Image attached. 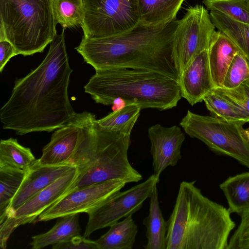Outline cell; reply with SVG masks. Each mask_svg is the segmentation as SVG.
I'll use <instances>...</instances> for the list:
<instances>
[{
    "mask_svg": "<svg viewBox=\"0 0 249 249\" xmlns=\"http://www.w3.org/2000/svg\"><path fill=\"white\" fill-rule=\"evenodd\" d=\"M27 170L9 166L0 167V216L4 213L19 190Z\"/></svg>",
    "mask_w": 249,
    "mask_h": 249,
    "instance_id": "cell-26",
    "label": "cell"
},
{
    "mask_svg": "<svg viewBox=\"0 0 249 249\" xmlns=\"http://www.w3.org/2000/svg\"><path fill=\"white\" fill-rule=\"evenodd\" d=\"M83 36L96 37L126 32L140 22L138 0H83Z\"/></svg>",
    "mask_w": 249,
    "mask_h": 249,
    "instance_id": "cell-8",
    "label": "cell"
},
{
    "mask_svg": "<svg viewBox=\"0 0 249 249\" xmlns=\"http://www.w3.org/2000/svg\"><path fill=\"white\" fill-rule=\"evenodd\" d=\"M159 180L153 174L143 182L126 191L119 192L101 207L88 214L84 236L88 237L95 231L109 227L121 218L139 211L144 201L150 197Z\"/></svg>",
    "mask_w": 249,
    "mask_h": 249,
    "instance_id": "cell-12",
    "label": "cell"
},
{
    "mask_svg": "<svg viewBox=\"0 0 249 249\" xmlns=\"http://www.w3.org/2000/svg\"><path fill=\"white\" fill-rule=\"evenodd\" d=\"M74 166L41 165L36 160L28 169L23 182L12 199L0 222L37 193L70 172Z\"/></svg>",
    "mask_w": 249,
    "mask_h": 249,
    "instance_id": "cell-15",
    "label": "cell"
},
{
    "mask_svg": "<svg viewBox=\"0 0 249 249\" xmlns=\"http://www.w3.org/2000/svg\"><path fill=\"white\" fill-rule=\"evenodd\" d=\"M84 89L97 103L110 105L120 98L126 105L136 104L141 109H171L177 106L181 98L177 81L162 74L143 70H96Z\"/></svg>",
    "mask_w": 249,
    "mask_h": 249,
    "instance_id": "cell-5",
    "label": "cell"
},
{
    "mask_svg": "<svg viewBox=\"0 0 249 249\" xmlns=\"http://www.w3.org/2000/svg\"><path fill=\"white\" fill-rule=\"evenodd\" d=\"M177 19L148 26L140 22L118 34L102 37L83 36L75 49L95 71L113 69L143 70L158 72L177 81L180 76L173 55Z\"/></svg>",
    "mask_w": 249,
    "mask_h": 249,
    "instance_id": "cell-2",
    "label": "cell"
},
{
    "mask_svg": "<svg viewBox=\"0 0 249 249\" xmlns=\"http://www.w3.org/2000/svg\"><path fill=\"white\" fill-rule=\"evenodd\" d=\"M18 55L10 42L6 39L0 40V72H1L8 61Z\"/></svg>",
    "mask_w": 249,
    "mask_h": 249,
    "instance_id": "cell-34",
    "label": "cell"
},
{
    "mask_svg": "<svg viewBox=\"0 0 249 249\" xmlns=\"http://www.w3.org/2000/svg\"><path fill=\"white\" fill-rule=\"evenodd\" d=\"M210 15L215 27L233 41L249 63V24L236 21L218 12L210 11Z\"/></svg>",
    "mask_w": 249,
    "mask_h": 249,
    "instance_id": "cell-23",
    "label": "cell"
},
{
    "mask_svg": "<svg viewBox=\"0 0 249 249\" xmlns=\"http://www.w3.org/2000/svg\"><path fill=\"white\" fill-rule=\"evenodd\" d=\"M149 198L148 214L142 221L146 229L147 240L144 248L145 249H166L167 223L160 207L157 185L154 187Z\"/></svg>",
    "mask_w": 249,
    "mask_h": 249,
    "instance_id": "cell-18",
    "label": "cell"
},
{
    "mask_svg": "<svg viewBox=\"0 0 249 249\" xmlns=\"http://www.w3.org/2000/svg\"><path fill=\"white\" fill-rule=\"evenodd\" d=\"M138 232V226L130 215L111 225L95 242L98 249H132Z\"/></svg>",
    "mask_w": 249,
    "mask_h": 249,
    "instance_id": "cell-20",
    "label": "cell"
},
{
    "mask_svg": "<svg viewBox=\"0 0 249 249\" xmlns=\"http://www.w3.org/2000/svg\"><path fill=\"white\" fill-rule=\"evenodd\" d=\"M249 78V63L239 52L235 55L228 68L222 87L234 88Z\"/></svg>",
    "mask_w": 249,
    "mask_h": 249,
    "instance_id": "cell-30",
    "label": "cell"
},
{
    "mask_svg": "<svg viewBox=\"0 0 249 249\" xmlns=\"http://www.w3.org/2000/svg\"><path fill=\"white\" fill-rule=\"evenodd\" d=\"M74 166L68 173L37 193L0 222V247L5 249L8 239L18 226L34 223L43 212L65 196L77 178Z\"/></svg>",
    "mask_w": 249,
    "mask_h": 249,
    "instance_id": "cell-11",
    "label": "cell"
},
{
    "mask_svg": "<svg viewBox=\"0 0 249 249\" xmlns=\"http://www.w3.org/2000/svg\"><path fill=\"white\" fill-rule=\"evenodd\" d=\"M195 182L179 184L167 221L166 249H227L235 227L231 213L204 196Z\"/></svg>",
    "mask_w": 249,
    "mask_h": 249,
    "instance_id": "cell-3",
    "label": "cell"
},
{
    "mask_svg": "<svg viewBox=\"0 0 249 249\" xmlns=\"http://www.w3.org/2000/svg\"><path fill=\"white\" fill-rule=\"evenodd\" d=\"M178 84L181 97L192 106L203 101L214 89L210 71L208 50L196 55L180 75Z\"/></svg>",
    "mask_w": 249,
    "mask_h": 249,
    "instance_id": "cell-16",
    "label": "cell"
},
{
    "mask_svg": "<svg viewBox=\"0 0 249 249\" xmlns=\"http://www.w3.org/2000/svg\"><path fill=\"white\" fill-rule=\"evenodd\" d=\"M53 249H98L95 241H93L84 235L74 236L67 241L52 245Z\"/></svg>",
    "mask_w": 249,
    "mask_h": 249,
    "instance_id": "cell-33",
    "label": "cell"
},
{
    "mask_svg": "<svg viewBox=\"0 0 249 249\" xmlns=\"http://www.w3.org/2000/svg\"><path fill=\"white\" fill-rule=\"evenodd\" d=\"M89 113H76L71 122L56 129L49 142L43 147L41 157L36 160L38 163L49 166L68 165L80 141Z\"/></svg>",
    "mask_w": 249,
    "mask_h": 249,
    "instance_id": "cell-13",
    "label": "cell"
},
{
    "mask_svg": "<svg viewBox=\"0 0 249 249\" xmlns=\"http://www.w3.org/2000/svg\"><path fill=\"white\" fill-rule=\"evenodd\" d=\"M141 109V107L136 104H128L97 121L104 128L130 135Z\"/></svg>",
    "mask_w": 249,
    "mask_h": 249,
    "instance_id": "cell-25",
    "label": "cell"
},
{
    "mask_svg": "<svg viewBox=\"0 0 249 249\" xmlns=\"http://www.w3.org/2000/svg\"><path fill=\"white\" fill-rule=\"evenodd\" d=\"M97 120L89 112L77 149L68 163L78 170L69 192L112 179H122L126 183L142 179L128 160L130 135L104 128Z\"/></svg>",
    "mask_w": 249,
    "mask_h": 249,
    "instance_id": "cell-4",
    "label": "cell"
},
{
    "mask_svg": "<svg viewBox=\"0 0 249 249\" xmlns=\"http://www.w3.org/2000/svg\"><path fill=\"white\" fill-rule=\"evenodd\" d=\"M65 29L51 42L40 65L25 77L17 79L11 95L0 110L4 129L19 135L51 132L61 127L76 113L68 96L72 70L64 36Z\"/></svg>",
    "mask_w": 249,
    "mask_h": 249,
    "instance_id": "cell-1",
    "label": "cell"
},
{
    "mask_svg": "<svg viewBox=\"0 0 249 249\" xmlns=\"http://www.w3.org/2000/svg\"><path fill=\"white\" fill-rule=\"evenodd\" d=\"M57 23L63 28L81 25L83 21V0H53Z\"/></svg>",
    "mask_w": 249,
    "mask_h": 249,
    "instance_id": "cell-28",
    "label": "cell"
},
{
    "mask_svg": "<svg viewBox=\"0 0 249 249\" xmlns=\"http://www.w3.org/2000/svg\"><path fill=\"white\" fill-rule=\"evenodd\" d=\"M239 50L225 34L215 31L208 49L210 71L214 88L222 87L226 72Z\"/></svg>",
    "mask_w": 249,
    "mask_h": 249,
    "instance_id": "cell-17",
    "label": "cell"
},
{
    "mask_svg": "<svg viewBox=\"0 0 249 249\" xmlns=\"http://www.w3.org/2000/svg\"><path fill=\"white\" fill-rule=\"evenodd\" d=\"M126 184L124 180L115 179L74 190L43 212L34 223L81 213L89 214L106 203Z\"/></svg>",
    "mask_w": 249,
    "mask_h": 249,
    "instance_id": "cell-10",
    "label": "cell"
},
{
    "mask_svg": "<svg viewBox=\"0 0 249 249\" xmlns=\"http://www.w3.org/2000/svg\"><path fill=\"white\" fill-rule=\"evenodd\" d=\"M244 124L190 110L180 123L190 137L200 140L213 152L232 158L249 169V142L244 134Z\"/></svg>",
    "mask_w": 249,
    "mask_h": 249,
    "instance_id": "cell-7",
    "label": "cell"
},
{
    "mask_svg": "<svg viewBox=\"0 0 249 249\" xmlns=\"http://www.w3.org/2000/svg\"><path fill=\"white\" fill-rule=\"evenodd\" d=\"M148 134L154 174L160 178L167 167L176 166L181 159V147L185 135L178 126L165 127L160 124L150 127Z\"/></svg>",
    "mask_w": 249,
    "mask_h": 249,
    "instance_id": "cell-14",
    "label": "cell"
},
{
    "mask_svg": "<svg viewBox=\"0 0 249 249\" xmlns=\"http://www.w3.org/2000/svg\"><path fill=\"white\" fill-rule=\"evenodd\" d=\"M79 214L58 218L53 227L46 232L32 237L30 243L33 249H40L49 245L65 242L79 234Z\"/></svg>",
    "mask_w": 249,
    "mask_h": 249,
    "instance_id": "cell-22",
    "label": "cell"
},
{
    "mask_svg": "<svg viewBox=\"0 0 249 249\" xmlns=\"http://www.w3.org/2000/svg\"><path fill=\"white\" fill-rule=\"evenodd\" d=\"M239 215L240 223L229 238L227 249H249V210Z\"/></svg>",
    "mask_w": 249,
    "mask_h": 249,
    "instance_id": "cell-32",
    "label": "cell"
},
{
    "mask_svg": "<svg viewBox=\"0 0 249 249\" xmlns=\"http://www.w3.org/2000/svg\"><path fill=\"white\" fill-rule=\"evenodd\" d=\"M219 188L231 213L240 215L249 210V172L229 177L220 184Z\"/></svg>",
    "mask_w": 249,
    "mask_h": 249,
    "instance_id": "cell-21",
    "label": "cell"
},
{
    "mask_svg": "<svg viewBox=\"0 0 249 249\" xmlns=\"http://www.w3.org/2000/svg\"><path fill=\"white\" fill-rule=\"evenodd\" d=\"M213 89L236 106L249 122V78L234 88L218 87Z\"/></svg>",
    "mask_w": 249,
    "mask_h": 249,
    "instance_id": "cell-31",
    "label": "cell"
},
{
    "mask_svg": "<svg viewBox=\"0 0 249 249\" xmlns=\"http://www.w3.org/2000/svg\"><path fill=\"white\" fill-rule=\"evenodd\" d=\"M36 160L30 148L20 144L17 139L1 140L0 167L9 166L27 170Z\"/></svg>",
    "mask_w": 249,
    "mask_h": 249,
    "instance_id": "cell-24",
    "label": "cell"
},
{
    "mask_svg": "<svg viewBox=\"0 0 249 249\" xmlns=\"http://www.w3.org/2000/svg\"><path fill=\"white\" fill-rule=\"evenodd\" d=\"M208 10L202 5L190 6L178 20L173 40V55L179 76L197 54L208 50L216 31Z\"/></svg>",
    "mask_w": 249,
    "mask_h": 249,
    "instance_id": "cell-9",
    "label": "cell"
},
{
    "mask_svg": "<svg viewBox=\"0 0 249 249\" xmlns=\"http://www.w3.org/2000/svg\"><path fill=\"white\" fill-rule=\"evenodd\" d=\"M244 134L249 142V130L248 129H244Z\"/></svg>",
    "mask_w": 249,
    "mask_h": 249,
    "instance_id": "cell-35",
    "label": "cell"
},
{
    "mask_svg": "<svg viewBox=\"0 0 249 249\" xmlns=\"http://www.w3.org/2000/svg\"><path fill=\"white\" fill-rule=\"evenodd\" d=\"M207 9L249 24V0H202Z\"/></svg>",
    "mask_w": 249,
    "mask_h": 249,
    "instance_id": "cell-29",
    "label": "cell"
},
{
    "mask_svg": "<svg viewBox=\"0 0 249 249\" xmlns=\"http://www.w3.org/2000/svg\"><path fill=\"white\" fill-rule=\"evenodd\" d=\"M53 0H0V40L18 54L42 53L57 34Z\"/></svg>",
    "mask_w": 249,
    "mask_h": 249,
    "instance_id": "cell-6",
    "label": "cell"
},
{
    "mask_svg": "<svg viewBox=\"0 0 249 249\" xmlns=\"http://www.w3.org/2000/svg\"><path fill=\"white\" fill-rule=\"evenodd\" d=\"M184 0H138L140 23L148 26L166 24L176 19Z\"/></svg>",
    "mask_w": 249,
    "mask_h": 249,
    "instance_id": "cell-19",
    "label": "cell"
},
{
    "mask_svg": "<svg viewBox=\"0 0 249 249\" xmlns=\"http://www.w3.org/2000/svg\"><path fill=\"white\" fill-rule=\"evenodd\" d=\"M203 101L213 116L244 124L249 122L246 116L236 106L214 89L208 93Z\"/></svg>",
    "mask_w": 249,
    "mask_h": 249,
    "instance_id": "cell-27",
    "label": "cell"
}]
</instances>
